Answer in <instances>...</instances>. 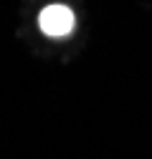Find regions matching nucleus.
I'll list each match as a JSON object with an SVG mask.
<instances>
[{
  "instance_id": "f257e3e1",
  "label": "nucleus",
  "mask_w": 152,
  "mask_h": 159,
  "mask_svg": "<svg viewBox=\"0 0 152 159\" xmlns=\"http://www.w3.org/2000/svg\"><path fill=\"white\" fill-rule=\"evenodd\" d=\"M38 30L48 41H66L76 30V13L64 3H51L38 13Z\"/></svg>"
}]
</instances>
